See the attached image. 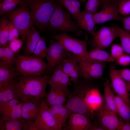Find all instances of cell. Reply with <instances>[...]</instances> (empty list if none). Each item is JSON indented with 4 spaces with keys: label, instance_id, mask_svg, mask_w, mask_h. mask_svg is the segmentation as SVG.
<instances>
[{
    "label": "cell",
    "instance_id": "cell-51",
    "mask_svg": "<svg viewBox=\"0 0 130 130\" xmlns=\"http://www.w3.org/2000/svg\"><path fill=\"white\" fill-rule=\"evenodd\" d=\"M19 0H3L0 3L2 4L6 3L13 2Z\"/></svg>",
    "mask_w": 130,
    "mask_h": 130
},
{
    "label": "cell",
    "instance_id": "cell-28",
    "mask_svg": "<svg viewBox=\"0 0 130 130\" xmlns=\"http://www.w3.org/2000/svg\"><path fill=\"white\" fill-rule=\"evenodd\" d=\"M89 56L92 60L105 63L113 62L116 60L104 49L99 48L92 49L89 52Z\"/></svg>",
    "mask_w": 130,
    "mask_h": 130
},
{
    "label": "cell",
    "instance_id": "cell-17",
    "mask_svg": "<svg viewBox=\"0 0 130 130\" xmlns=\"http://www.w3.org/2000/svg\"><path fill=\"white\" fill-rule=\"evenodd\" d=\"M69 76L63 71L61 63L53 70L48 80L50 88H65L72 85Z\"/></svg>",
    "mask_w": 130,
    "mask_h": 130
},
{
    "label": "cell",
    "instance_id": "cell-14",
    "mask_svg": "<svg viewBox=\"0 0 130 130\" xmlns=\"http://www.w3.org/2000/svg\"><path fill=\"white\" fill-rule=\"evenodd\" d=\"M119 0H112L102 9L93 14L96 24L104 23L110 21H121L122 17L119 14L118 8Z\"/></svg>",
    "mask_w": 130,
    "mask_h": 130
},
{
    "label": "cell",
    "instance_id": "cell-52",
    "mask_svg": "<svg viewBox=\"0 0 130 130\" xmlns=\"http://www.w3.org/2000/svg\"><path fill=\"white\" fill-rule=\"evenodd\" d=\"M128 89L129 92L130 91V82H126Z\"/></svg>",
    "mask_w": 130,
    "mask_h": 130
},
{
    "label": "cell",
    "instance_id": "cell-31",
    "mask_svg": "<svg viewBox=\"0 0 130 130\" xmlns=\"http://www.w3.org/2000/svg\"><path fill=\"white\" fill-rule=\"evenodd\" d=\"M117 32L121 45L124 51L130 55V33L128 32L116 25L113 26Z\"/></svg>",
    "mask_w": 130,
    "mask_h": 130
},
{
    "label": "cell",
    "instance_id": "cell-9",
    "mask_svg": "<svg viewBox=\"0 0 130 130\" xmlns=\"http://www.w3.org/2000/svg\"><path fill=\"white\" fill-rule=\"evenodd\" d=\"M50 106L44 99L40 102V110L34 123L38 130H60L62 128L50 111Z\"/></svg>",
    "mask_w": 130,
    "mask_h": 130
},
{
    "label": "cell",
    "instance_id": "cell-53",
    "mask_svg": "<svg viewBox=\"0 0 130 130\" xmlns=\"http://www.w3.org/2000/svg\"><path fill=\"white\" fill-rule=\"evenodd\" d=\"M81 0V1H85L86 0Z\"/></svg>",
    "mask_w": 130,
    "mask_h": 130
},
{
    "label": "cell",
    "instance_id": "cell-5",
    "mask_svg": "<svg viewBox=\"0 0 130 130\" xmlns=\"http://www.w3.org/2000/svg\"><path fill=\"white\" fill-rule=\"evenodd\" d=\"M52 38L60 42L67 51L76 55L79 63L93 61L90 59L88 51L87 35H85L84 40H81L70 36L67 32H62L54 35Z\"/></svg>",
    "mask_w": 130,
    "mask_h": 130
},
{
    "label": "cell",
    "instance_id": "cell-43",
    "mask_svg": "<svg viewBox=\"0 0 130 130\" xmlns=\"http://www.w3.org/2000/svg\"><path fill=\"white\" fill-rule=\"evenodd\" d=\"M116 62L119 65L123 66L130 65V55L127 53H124L116 60Z\"/></svg>",
    "mask_w": 130,
    "mask_h": 130
},
{
    "label": "cell",
    "instance_id": "cell-42",
    "mask_svg": "<svg viewBox=\"0 0 130 130\" xmlns=\"http://www.w3.org/2000/svg\"><path fill=\"white\" fill-rule=\"evenodd\" d=\"M19 36L20 34L19 31L11 22L9 31L8 44L13 40L18 39Z\"/></svg>",
    "mask_w": 130,
    "mask_h": 130
},
{
    "label": "cell",
    "instance_id": "cell-25",
    "mask_svg": "<svg viewBox=\"0 0 130 130\" xmlns=\"http://www.w3.org/2000/svg\"><path fill=\"white\" fill-rule=\"evenodd\" d=\"M40 33L34 26L30 29L26 37L25 50V53L27 55L32 54L40 38Z\"/></svg>",
    "mask_w": 130,
    "mask_h": 130
},
{
    "label": "cell",
    "instance_id": "cell-37",
    "mask_svg": "<svg viewBox=\"0 0 130 130\" xmlns=\"http://www.w3.org/2000/svg\"><path fill=\"white\" fill-rule=\"evenodd\" d=\"M118 8L120 15H130V0H119Z\"/></svg>",
    "mask_w": 130,
    "mask_h": 130
},
{
    "label": "cell",
    "instance_id": "cell-41",
    "mask_svg": "<svg viewBox=\"0 0 130 130\" xmlns=\"http://www.w3.org/2000/svg\"><path fill=\"white\" fill-rule=\"evenodd\" d=\"M23 43L21 39H15L10 42L8 46L15 54L20 50Z\"/></svg>",
    "mask_w": 130,
    "mask_h": 130
},
{
    "label": "cell",
    "instance_id": "cell-27",
    "mask_svg": "<svg viewBox=\"0 0 130 130\" xmlns=\"http://www.w3.org/2000/svg\"><path fill=\"white\" fill-rule=\"evenodd\" d=\"M104 87V103L107 107L116 114L117 113L116 108L115 95L112 90L110 82L106 80L103 84Z\"/></svg>",
    "mask_w": 130,
    "mask_h": 130
},
{
    "label": "cell",
    "instance_id": "cell-34",
    "mask_svg": "<svg viewBox=\"0 0 130 130\" xmlns=\"http://www.w3.org/2000/svg\"><path fill=\"white\" fill-rule=\"evenodd\" d=\"M21 101L20 99L17 97L6 102L0 103V115L8 112Z\"/></svg>",
    "mask_w": 130,
    "mask_h": 130
},
{
    "label": "cell",
    "instance_id": "cell-8",
    "mask_svg": "<svg viewBox=\"0 0 130 130\" xmlns=\"http://www.w3.org/2000/svg\"><path fill=\"white\" fill-rule=\"evenodd\" d=\"M46 58L47 68L45 73L51 74L54 68L67 58L71 53L67 51L59 42L51 40Z\"/></svg>",
    "mask_w": 130,
    "mask_h": 130
},
{
    "label": "cell",
    "instance_id": "cell-16",
    "mask_svg": "<svg viewBox=\"0 0 130 130\" xmlns=\"http://www.w3.org/2000/svg\"><path fill=\"white\" fill-rule=\"evenodd\" d=\"M64 72L70 77L73 84L81 78L77 57L71 53L69 56L60 63Z\"/></svg>",
    "mask_w": 130,
    "mask_h": 130
},
{
    "label": "cell",
    "instance_id": "cell-44",
    "mask_svg": "<svg viewBox=\"0 0 130 130\" xmlns=\"http://www.w3.org/2000/svg\"><path fill=\"white\" fill-rule=\"evenodd\" d=\"M117 70L119 75L125 81L130 82V69L124 68Z\"/></svg>",
    "mask_w": 130,
    "mask_h": 130
},
{
    "label": "cell",
    "instance_id": "cell-3",
    "mask_svg": "<svg viewBox=\"0 0 130 130\" xmlns=\"http://www.w3.org/2000/svg\"><path fill=\"white\" fill-rule=\"evenodd\" d=\"M28 0H25L14 9L4 15L19 31L23 43L34 23L32 14L27 6Z\"/></svg>",
    "mask_w": 130,
    "mask_h": 130
},
{
    "label": "cell",
    "instance_id": "cell-47",
    "mask_svg": "<svg viewBox=\"0 0 130 130\" xmlns=\"http://www.w3.org/2000/svg\"><path fill=\"white\" fill-rule=\"evenodd\" d=\"M88 130H105L98 122L91 124Z\"/></svg>",
    "mask_w": 130,
    "mask_h": 130
},
{
    "label": "cell",
    "instance_id": "cell-12",
    "mask_svg": "<svg viewBox=\"0 0 130 130\" xmlns=\"http://www.w3.org/2000/svg\"><path fill=\"white\" fill-rule=\"evenodd\" d=\"M109 75L111 87L117 95L121 98L130 107L129 91L126 81L120 76L117 69L113 65L110 67Z\"/></svg>",
    "mask_w": 130,
    "mask_h": 130
},
{
    "label": "cell",
    "instance_id": "cell-6",
    "mask_svg": "<svg viewBox=\"0 0 130 130\" xmlns=\"http://www.w3.org/2000/svg\"><path fill=\"white\" fill-rule=\"evenodd\" d=\"M48 28L53 32H71L76 37H80L83 34V31L72 20L70 14L65 10L59 3L56 5L50 20Z\"/></svg>",
    "mask_w": 130,
    "mask_h": 130
},
{
    "label": "cell",
    "instance_id": "cell-35",
    "mask_svg": "<svg viewBox=\"0 0 130 130\" xmlns=\"http://www.w3.org/2000/svg\"><path fill=\"white\" fill-rule=\"evenodd\" d=\"M25 0H19L13 2L2 4L0 3V15H4L11 11L20 4L23 3Z\"/></svg>",
    "mask_w": 130,
    "mask_h": 130
},
{
    "label": "cell",
    "instance_id": "cell-10",
    "mask_svg": "<svg viewBox=\"0 0 130 130\" xmlns=\"http://www.w3.org/2000/svg\"><path fill=\"white\" fill-rule=\"evenodd\" d=\"M118 37L116 30L113 26H104L96 32L91 41L92 49L99 48L105 49L110 45Z\"/></svg>",
    "mask_w": 130,
    "mask_h": 130
},
{
    "label": "cell",
    "instance_id": "cell-22",
    "mask_svg": "<svg viewBox=\"0 0 130 130\" xmlns=\"http://www.w3.org/2000/svg\"><path fill=\"white\" fill-rule=\"evenodd\" d=\"M79 28L94 36L95 34L96 25L93 14L84 10L82 12L80 18L77 21Z\"/></svg>",
    "mask_w": 130,
    "mask_h": 130
},
{
    "label": "cell",
    "instance_id": "cell-1",
    "mask_svg": "<svg viewBox=\"0 0 130 130\" xmlns=\"http://www.w3.org/2000/svg\"><path fill=\"white\" fill-rule=\"evenodd\" d=\"M51 74L45 73L40 77H16L15 84L18 98L21 101L28 99L41 101L46 93V88Z\"/></svg>",
    "mask_w": 130,
    "mask_h": 130
},
{
    "label": "cell",
    "instance_id": "cell-33",
    "mask_svg": "<svg viewBox=\"0 0 130 130\" xmlns=\"http://www.w3.org/2000/svg\"><path fill=\"white\" fill-rule=\"evenodd\" d=\"M22 103L21 101L17 105L8 112L0 115V118L16 120L22 118Z\"/></svg>",
    "mask_w": 130,
    "mask_h": 130
},
{
    "label": "cell",
    "instance_id": "cell-19",
    "mask_svg": "<svg viewBox=\"0 0 130 130\" xmlns=\"http://www.w3.org/2000/svg\"><path fill=\"white\" fill-rule=\"evenodd\" d=\"M91 119L83 114L72 113L69 117L67 125L64 130H88L91 124Z\"/></svg>",
    "mask_w": 130,
    "mask_h": 130
},
{
    "label": "cell",
    "instance_id": "cell-4",
    "mask_svg": "<svg viewBox=\"0 0 130 130\" xmlns=\"http://www.w3.org/2000/svg\"><path fill=\"white\" fill-rule=\"evenodd\" d=\"M18 76L40 77L46 72L47 63L33 56L19 55L16 57L14 65Z\"/></svg>",
    "mask_w": 130,
    "mask_h": 130
},
{
    "label": "cell",
    "instance_id": "cell-48",
    "mask_svg": "<svg viewBox=\"0 0 130 130\" xmlns=\"http://www.w3.org/2000/svg\"><path fill=\"white\" fill-rule=\"evenodd\" d=\"M120 21L123 25H130V15L122 17Z\"/></svg>",
    "mask_w": 130,
    "mask_h": 130
},
{
    "label": "cell",
    "instance_id": "cell-13",
    "mask_svg": "<svg viewBox=\"0 0 130 130\" xmlns=\"http://www.w3.org/2000/svg\"><path fill=\"white\" fill-rule=\"evenodd\" d=\"M78 64L81 78L89 81L102 78L106 66L105 63L94 61Z\"/></svg>",
    "mask_w": 130,
    "mask_h": 130
},
{
    "label": "cell",
    "instance_id": "cell-30",
    "mask_svg": "<svg viewBox=\"0 0 130 130\" xmlns=\"http://www.w3.org/2000/svg\"><path fill=\"white\" fill-rule=\"evenodd\" d=\"M117 113L124 120L130 122V107L117 95H115Z\"/></svg>",
    "mask_w": 130,
    "mask_h": 130
},
{
    "label": "cell",
    "instance_id": "cell-29",
    "mask_svg": "<svg viewBox=\"0 0 130 130\" xmlns=\"http://www.w3.org/2000/svg\"><path fill=\"white\" fill-rule=\"evenodd\" d=\"M11 22L6 16L0 20V46H5L8 44L9 29Z\"/></svg>",
    "mask_w": 130,
    "mask_h": 130
},
{
    "label": "cell",
    "instance_id": "cell-49",
    "mask_svg": "<svg viewBox=\"0 0 130 130\" xmlns=\"http://www.w3.org/2000/svg\"><path fill=\"white\" fill-rule=\"evenodd\" d=\"M112 0H101L100 6L102 7L106 6Z\"/></svg>",
    "mask_w": 130,
    "mask_h": 130
},
{
    "label": "cell",
    "instance_id": "cell-40",
    "mask_svg": "<svg viewBox=\"0 0 130 130\" xmlns=\"http://www.w3.org/2000/svg\"><path fill=\"white\" fill-rule=\"evenodd\" d=\"M110 51L111 56L116 60L122 55L124 52L121 45L115 44L112 45Z\"/></svg>",
    "mask_w": 130,
    "mask_h": 130
},
{
    "label": "cell",
    "instance_id": "cell-7",
    "mask_svg": "<svg viewBox=\"0 0 130 130\" xmlns=\"http://www.w3.org/2000/svg\"><path fill=\"white\" fill-rule=\"evenodd\" d=\"M73 84V90L69 94L65 105L72 113L83 114L92 119L93 118L94 113L88 108L84 100L85 90L84 81L82 79H79Z\"/></svg>",
    "mask_w": 130,
    "mask_h": 130
},
{
    "label": "cell",
    "instance_id": "cell-23",
    "mask_svg": "<svg viewBox=\"0 0 130 130\" xmlns=\"http://www.w3.org/2000/svg\"><path fill=\"white\" fill-rule=\"evenodd\" d=\"M53 117L62 128L65 125L66 121L72 113L64 104H56L50 106Z\"/></svg>",
    "mask_w": 130,
    "mask_h": 130
},
{
    "label": "cell",
    "instance_id": "cell-11",
    "mask_svg": "<svg viewBox=\"0 0 130 130\" xmlns=\"http://www.w3.org/2000/svg\"><path fill=\"white\" fill-rule=\"evenodd\" d=\"M90 81L86 80L84 98L88 108L94 113L102 107L104 102L99 89L94 86Z\"/></svg>",
    "mask_w": 130,
    "mask_h": 130
},
{
    "label": "cell",
    "instance_id": "cell-15",
    "mask_svg": "<svg viewBox=\"0 0 130 130\" xmlns=\"http://www.w3.org/2000/svg\"><path fill=\"white\" fill-rule=\"evenodd\" d=\"M95 112L98 122L105 130H117L119 124V118L107 107L104 103Z\"/></svg>",
    "mask_w": 130,
    "mask_h": 130
},
{
    "label": "cell",
    "instance_id": "cell-32",
    "mask_svg": "<svg viewBox=\"0 0 130 130\" xmlns=\"http://www.w3.org/2000/svg\"><path fill=\"white\" fill-rule=\"evenodd\" d=\"M48 50L45 36H41L36 48L33 52V56L43 59L46 58Z\"/></svg>",
    "mask_w": 130,
    "mask_h": 130
},
{
    "label": "cell",
    "instance_id": "cell-46",
    "mask_svg": "<svg viewBox=\"0 0 130 130\" xmlns=\"http://www.w3.org/2000/svg\"><path fill=\"white\" fill-rule=\"evenodd\" d=\"M120 122L117 130H130V122L119 118Z\"/></svg>",
    "mask_w": 130,
    "mask_h": 130
},
{
    "label": "cell",
    "instance_id": "cell-24",
    "mask_svg": "<svg viewBox=\"0 0 130 130\" xmlns=\"http://www.w3.org/2000/svg\"><path fill=\"white\" fill-rule=\"evenodd\" d=\"M14 65L0 61V85L12 81L18 76Z\"/></svg>",
    "mask_w": 130,
    "mask_h": 130
},
{
    "label": "cell",
    "instance_id": "cell-20",
    "mask_svg": "<svg viewBox=\"0 0 130 130\" xmlns=\"http://www.w3.org/2000/svg\"><path fill=\"white\" fill-rule=\"evenodd\" d=\"M41 101L28 99L21 101L22 118L27 121L34 122L40 110Z\"/></svg>",
    "mask_w": 130,
    "mask_h": 130
},
{
    "label": "cell",
    "instance_id": "cell-45",
    "mask_svg": "<svg viewBox=\"0 0 130 130\" xmlns=\"http://www.w3.org/2000/svg\"><path fill=\"white\" fill-rule=\"evenodd\" d=\"M71 3L78 17L77 21L81 18L82 12L80 10L81 4L78 0H71Z\"/></svg>",
    "mask_w": 130,
    "mask_h": 130
},
{
    "label": "cell",
    "instance_id": "cell-50",
    "mask_svg": "<svg viewBox=\"0 0 130 130\" xmlns=\"http://www.w3.org/2000/svg\"><path fill=\"white\" fill-rule=\"evenodd\" d=\"M122 27L123 29L130 33V25H123Z\"/></svg>",
    "mask_w": 130,
    "mask_h": 130
},
{
    "label": "cell",
    "instance_id": "cell-21",
    "mask_svg": "<svg viewBox=\"0 0 130 130\" xmlns=\"http://www.w3.org/2000/svg\"><path fill=\"white\" fill-rule=\"evenodd\" d=\"M27 121L21 118L16 120L0 119V130H29L33 122Z\"/></svg>",
    "mask_w": 130,
    "mask_h": 130
},
{
    "label": "cell",
    "instance_id": "cell-26",
    "mask_svg": "<svg viewBox=\"0 0 130 130\" xmlns=\"http://www.w3.org/2000/svg\"><path fill=\"white\" fill-rule=\"evenodd\" d=\"M15 78L7 83L0 85V103L6 102L18 98Z\"/></svg>",
    "mask_w": 130,
    "mask_h": 130
},
{
    "label": "cell",
    "instance_id": "cell-38",
    "mask_svg": "<svg viewBox=\"0 0 130 130\" xmlns=\"http://www.w3.org/2000/svg\"><path fill=\"white\" fill-rule=\"evenodd\" d=\"M4 62L7 63L14 65L16 57L15 53L8 46L4 47Z\"/></svg>",
    "mask_w": 130,
    "mask_h": 130
},
{
    "label": "cell",
    "instance_id": "cell-39",
    "mask_svg": "<svg viewBox=\"0 0 130 130\" xmlns=\"http://www.w3.org/2000/svg\"><path fill=\"white\" fill-rule=\"evenodd\" d=\"M59 3L64 7L71 14L77 21L78 16L72 4L71 0H58Z\"/></svg>",
    "mask_w": 130,
    "mask_h": 130
},
{
    "label": "cell",
    "instance_id": "cell-18",
    "mask_svg": "<svg viewBox=\"0 0 130 130\" xmlns=\"http://www.w3.org/2000/svg\"><path fill=\"white\" fill-rule=\"evenodd\" d=\"M71 92L68 87L50 88L44 99L49 106L56 104H64L66 102Z\"/></svg>",
    "mask_w": 130,
    "mask_h": 130
},
{
    "label": "cell",
    "instance_id": "cell-2",
    "mask_svg": "<svg viewBox=\"0 0 130 130\" xmlns=\"http://www.w3.org/2000/svg\"><path fill=\"white\" fill-rule=\"evenodd\" d=\"M58 2V0H28L27 6L32 14L34 25L41 30L48 28Z\"/></svg>",
    "mask_w": 130,
    "mask_h": 130
},
{
    "label": "cell",
    "instance_id": "cell-36",
    "mask_svg": "<svg viewBox=\"0 0 130 130\" xmlns=\"http://www.w3.org/2000/svg\"><path fill=\"white\" fill-rule=\"evenodd\" d=\"M101 0H88L86 2L84 11L93 14L98 12L101 6Z\"/></svg>",
    "mask_w": 130,
    "mask_h": 130
}]
</instances>
